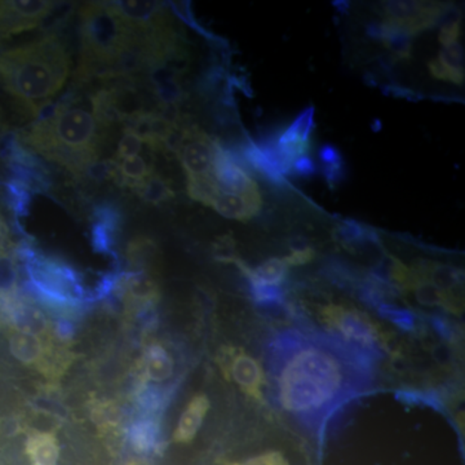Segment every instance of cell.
I'll use <instances>...</instances> for the list:
<instances>
[{"instance_id": "6da1fadb", "label": "cell", "mask_w": 465, "mask_h": 465, "mask_svg": "<svg viewBox=\"0 0 465 465\" xmlns=\"http://www.w3.org/2000/svg\"><path fill=\"white\" fill-rule=\"evenodd\" d=\"M72 58L57 33L0 52V124L7 114L23 128L51 105L69 76Z\"/></svg>"}, {"instance_id": "7a4b0ae2", "label": "cell", "mask_w": 465, "mask_h": 465, "mask_svg": "<svg viewBox=\"0 0 465 465\" xmlns=\"http://www.w3.org/2000/svg\"><path fill=\"white\" fill-rule=\"evenodd\" d=\"M104 133L105 128L94 113L91 94L84 97L78 88H73L54 108L16 134L34 154L82 180L88 168L99 161Z\"/></svg>"}, {"instance_id": "3957f363", "label": "cell", "mask_w": 465, "mask_h": 465, "mask_svg": "<svg viewBox=\"0 0 465 465\" xmlns=\"http://www.w3.org/2000/svg\"><path fill=\"white\" fill-rule=\"evenodd\" d=\"M341 369L321 349L299 351L280 378V399L289 411H309L326 405L341 387Z\"/></svg>"}, {"instance_id": "277c9868", "label": "cell", "mask_w": 465, "mask_h": 465, "mask_svg": "<svg viewBox=\"0 0 465 465\" xmlns=\"http://www.w3.org/2000/svg\"><path fill=\"white\" fill-rule=\"evenodd\" d=\"M20 253L25 262L33 295L45 307L63 313H74L91 299L84 277L74 266L54 256L38 252L32 246H24Z\"/></svg>"}, {"instance_id": "5b68a950", "label": "cell", "mask_w": 465, "mask_h": 465, "mask_svg": "<svg viewBox=\"0 0 465 465\" xmlns=\"http://www.w3.org/2000/svg\"><path fill=\"white\" fill-rule=\"evenodd\" d=\"M56 8L58 3L43 0L0 2V45L9 41L12 36L41 26Z\"/></svg>"}, {"instance_id": "8992f818", "label": "cell", "mask_w": 465, "mask_h": 465, "mask_svg": "<svg viewBox=\"0 0 465 465\" xmlns=\"http://www.w3.org/2000/svg\"><path fill=\"white\" fill-rule=\"evenodd\" d=\"M215 143L204 131L189 124L176 157L182 163L186 180L203 179L213 174Z\"/></svg>"}, {"instance_id": "52a82bcc", "label": "cell", "mask_w": 465, "mask_h": 465, "mask_svg": "<svg viewBox=\"0 0 465 465\" xmlns=\"http://www.w3.org/2000/svg\"><path fill=\"white\" fill-rule=\"evenodd\" d=\"M9 351L24 365L35 367L43 372L50 363L51 345L36 333L15 329L9 335Z\"/></svg>"}, {"instance_id": "ba28073f", "label": "cell", "mask_w": 465, "mask_h": 465, "mask_svg": "<svg viewBox=\"0 0 465 465\" xmlns=\"http://www.w3.org/2000/svg\"><path fill=\"white\" fill-rule=\"evenodd\" d=\"M329 322L335 326L339 331L344 333L345 338L357 341L358 344L374 345L378 339L374 326L358 312L347 311L341 307L327 308L324 311Z\"/></svg>"}, {"instance_id": "9c48e42d", "label": "cell", "mask_w": 465, "mask_h": 465, "mask_svg": "<svg viewBox=\"0 0 465 465\" xmlns=\"http://www.w3.org/2000/svg\"><path fill=\"white\" fill-rule=\"evenodd\" d=\"M119 225H121V215L114 204L101 203L94 208L92 244L97 252L106 253L118 260L114 246Z\"/></svg>"}, {"instance_id": "30bf717a", "label": "cell", "mask_w": 465, "mask_h": 465, "mask_svg": "<svg viewBox=\"0 0 465 465\" xmlns=\"http://www.w3.org/2000/svg\"><path fill=\"white\" fill-rule=\"evenodd\" d=\"M211 207L226 219L246 222L260 213L262 207V197L259 188L247 194L219 193Z\"/></svg>"}, {"instance_id": "8fae6325", "label": "cell", "mask_w": 465, "mask_h": 465, "mask_svg": "<svg viewBox=\"0 0 465 465\" xmlns=\"http://www.w3.org/2000/svg\"><path fill=\"white\" fill-rule=\"evenodd\" d=\"M143 378L152 382L170 381L173 375V360L166 348L153 342L143 351L142 358Z\"/></svg>"}, {"instance_id": "7c38bea8", "label": "cell", "mask_w": 465, "mask_h": 465, "mask_svg": "<svg viewBox=\"0 0 465 465\" xmlns=\"http://www.w3.org/2000/svg\"><path fill=\"white\" fill-rule=\"evenodd\" d=\"M231 375L232 381L237 382L242 390L246 391L251 396L260 397L264 375L258 361L244 353L237 354L232 357L231 362Z\"/></svg>"}, {"instance_id": "4fadbf2b", "label": "cell", "mask_w": 465, "mask_h": 465, "mask_svg": "<svg viewBox=\"0 0 465 465\" xmlns=\"http://www.w3.org/2000/svg\"><path fill=\"white\" fill-rule=\"evenodd\" d=\"M210 410V400L204 394H198L186 406L174 430V440L179 442H188L194 439L195 434L200 430L204 418Z\"/></svg>"}, {"instance_id": "5bb4252c", "label": "cell", "mask_w": 465, "mask_h": 465, "mask_svg": "<svg viewBox=\"0 0 465 465\" xmlns=\"http://www.w3.org/2000/svg\"><path fill=\"white\" fill-rule=\"evenodd\" d=\"M116 167L118 179L115 183L133 192L154 173V162L140 154L116 162Z\"/></svg>"}, {"instance_id": "9a60e30c", "label": "cell", "mask_w": 465, "mask_h": 465, "mask_svg": "<svg viewBox=\"0 0 465 465\" xmlns=\"http://www.w3.org/2000/svg\"><path fill=\"white\" fill-rule=\"evenodd\" d=\"M235 264L240 266L241 271L249 278L250 282L273 284V286H280V283H282L287 274V268H289V266L284 264L283 260L281 259L266 260L255 271L244 265L241 260H237Z\"/></svg>"}, {"instance_id": "2e32d148", "label": "cell", "mask_w": 465, "mask_h": 465, "mask_svg": "<svg viewBox=\"0 0 465 465\" xmlns=\"http://www.w3.org/2000/svg\"><path fill=\"white\" fill-rule=\"evenodd\" d=\"M134 194L140 198V200L149 204H161L167 203L174 198V192L171 183L167 179H164L162 174L153 173L148 180H145L139 186L134 189Z\"/></svg>"}, {"instance_id": "e0dca14e", "label": "cell", "mask_w": 465, "mask_h": 465, "mask_svg": "<svg viewBox=\"0 0 465 465\" xmlns=\"http://www.w3.org/2000/svg\"><path fill=\"white\" fill-rule=\"evenodd\" d=\"M27 451L34 464L54 465L58 455L57 440L52 433H33L27 440Z\"/></svg>"}, {"instance_id": "ac0fdd59", "label": "cell", "mask_w": 465, "mask_h": 465, "mask_svg": "<svg viewBox=\"0 0 465 465\" xmlns=\"http://www.w3.org/2000/svg\"><path fill=\"white\" fill-rule=\"evenodd\" d=\"M314 113H316V109L313 106H309V108L302 110L296 116L295 121L282 134H280L278 143L283 145V143L309 142L312 134H313L314 127H316Z\"/></svg>"}, {"instance_id": "d6986e66", "label": "cell", "mask_w": 465, "mask_h": 465, "mask_svg": "<svg viewBox=\"0 0 465 465\" xmlns=\"http://www.w3.org/2000/svg\"><path fill=\"white\" fill-rule=\"evenodd\" d=\"M125 256L131 266L146 271L152 268L153 262L157 258V246L150 238L139 235L128 243Z\"/></svg>"}, {"instance_id": "ffe728a7", "label": "cell", "mask_w": 465, "mask_h": 465, "mask_svg": "<svg viewBox=\"0 0 465 465\" xmlns=\"http://www.w3.org/2000/svg\"><path fill=\"white\" fill-rule=\"evenodd\" d=\"M5 189V201L17 217H24L29 213L32 204L33 193L24 183L17 180L11 179L3 183Z\"/></svg>"}, {"instance_id": "44dd1931", "label": "cell", "mask_w": 465, "mask_h": 465, "mask_svg": "<svg viewBox=\"0 0 465 465\" xmlns=\"http://www.w3.org/2000/svg\"><path fill=\"white\" fill-rule=\"evenodd\" d=\"M381 42L391 52V57L399 60H409L411 57L412 36L385 21Z\"/></svg>"}, {"instance_id": "7402d4cb", "label": "cell", "mask_w": 465, "mask_h": 465, "mask_svg": "<svg viewBox=\"0 0 465 465\" xmlns=\"http://www.w3.org/2000/svg\"><path fill=\"white\" fill-rule=\"evenodd\" d=\"M158 421L150 416H143L139 420L134 421L128 430L131 442L137 449L149 450L157 443L158 440Z\"/></svg>"}, {"instance_id": "603a6c76", "label": "cell", "mask_w": 465, "mask_h": 465, "mask_svg": "<svg viewBox=\"0 0 465 465\" xmlns=\"http://www.w3.org/2000/svg\"><path fill=\"white\" fill-rule=\"evenodd\" d=\"M419 271L424 274H430V283L439 290H450L460 282V271L450 265L421 264Z\"/></svg>"}, {"instance_id": "cb8c5ba5", "label": "cell", "mask_w": 465, "mask_h": 465, "mask_svg": "<svg viewBox=\"0 0 465 465\" xmlns=\"http://www.w3.org/2000/svg\"><path fill=\"white\" fill-rule=\"evenodd\" d=\"M143 140L130 130H124V136L119 140L116 153L113 161L119 162L122 159L134 157L140 154L143 149Z\"/></svg>"}, {"instance_id": "d4e9b609", "label": "cell", "mask_w": 465, "mask_h": 465, "mask_svg": "<svg viewBox=\"0 0 465 465\" xmlns=\"http://www.w3.org/2000/svg\"><path fill=\"white\" fill-rule=\"evenodd\" d=\"M439 60L442 65L448 67L455 73H463L464 74V48L459 43L442 48L440 52Z\"/></svg>"}, {"instance_id": "484cf974", "label": "cell", "mask_w": 465, "mask_h": 465, "mask_svg": "<svg viewBox=\"0 0 465 465\" xmlns=\"http://www.w3.org/2000/svg\"><path fill=\"white\" fill-rule=\"evenodd\" d=\"M250 283L253 299L260 302V304H274V302H278L282 299V289L280 286L258 282Z\"/></svg>"}, {"instance_id": "4316f807", "label": "cell", "mask_w": 465, "mask_h": 465, "mask_svg": "<svg viewBox=\"0 0 465 465\" xmlns=\"http://www.w3.org/2000/svg\"><path fill=\"white\" fill-rule=\"evenodd\" d=\"M428 69H430V75L433 78L440 79V81L451 82V84L457 85L464 84V74L463 73H455L452 70L448 69L439 58H433L428 63Z\"/></svg>"}, {"instance_id": "83f0119b", "label": "cell", "mask_w": 465, "mask_h": 465, "mask_svg": "<svg viewBox=\"0 0 465 465\" xmlns=\"http://www.w3.org/2000/svg\"><path fill=\"white\" fill-rule=\"evenodd\" d=\"M317 173V164L309 155L300 157L292 162L289 168L287 176L291 177H302V179H309Z\"/></svg>"}, {"instance_id": "f1b7e54d", "label": "cell", "mask_w": 465, "mask_h": 465, "mask_svg": "<svg viewBox=\"0 0 465 465\" xmlns=\"http://www.w3.org/2000/svg\"><path fill=\"white\" fill-rule=\"evenodd\" d=\"M322 174L326 183H329L330 188L335 189L345 179H347V166H345V161L338 162V163L326 164V166L321 167Z\"/></svg>"}, {"instance_id": "f546056e", "label": "cell", "mask_w": 465, "mask_h": 465, "mask_svg": "<svg viewBox=\"0 0 465 465\" xmlns=\"http://www.w3.org/2000/svg\"><path fill=\"white\" fill-rule=\"evenodd\" d=\"M313 258V249L305 246V244H298V246H293V249L292 251H291L290 255H287L286 258L282 260L284 262V264H286L287 266H292L308 264V262H312Z\"/></svg>"}, {"instance_id": "4dcf8cb0", "label": "cell", "mask_w": 465, "mask_h": 465, "mask_svg": "<svg viewBox=\"0 0 465 465\" xmlns=\"http://www.w3.org/2000/svg\"><path fill=\"white\" fill-rule=\"evenodd\" d=\"M460 36V21L440 27L439 42L443 48L455 45Z\"/></svg>"}, {"instance_id": "1f68e13d", "label": "cell", "mask_w": 465, "mask_h": 465, "mask_svg": "<svg viewBox=\"0 0 465 465\" xmlns=\"http://www.w3.org/2000/svg\"><path fill=\"white\" fill-rule=\"evenodd\" d=\"M381 313L393 321L394 323L403 327V329H410V327L412 326V318L409 312L401 311V309L391 307H385L384 309H381Z\"/></svg>"}, {"instance_id": "d6a6232c", "label": "cell", "mask_w": 465, "mask_h": 465, "mask_svg": "<svg viewBox=\"0 0 465 465\" xmlns=\"http://www.w3.org/2000/svg\"><path fill=\"white\" fill-rule=\"evenodd\" d=\"M318 158H320L322 166L344 161L341 150L331 145V143H324V145L321 146L320 150H318Z\"/></svg>"}, {"instance_id": "836d02e7", "label": "cell", "mask_w": 465, "mask_h": 465, "mask_svg": "<svg viewBox=\"0 0 465 465\" xmlns=\"http://www.w3.org/2000/svg\"><path fill=\"white\" fill-rule=\"evenodd\" d=\"M9 241H11V232L7 222H5V216L0 213V256L5 255L9 246Z\"/></svg>"}, {"instance_id": "e575fe53", "label": "cell", "mask_w": 465, "mask_h": 465, "mask_svg": "<svg viewBox=\"0 0 465 465\" xmlns=\"http://www.w3.org/2000/svg\"><path fill=\"white\" fill-rule=\"evenodd\" d=\"M249 465H283V463L282 459L278 457V455H268V457L251 461Z\"/></svg>"}, {"instance_id": "d590c367", "label": "cell", "mask_w": 465, "mask_h": 465, "mask_svg": "<svg viewBox=\"0 0 465 465\" xmlns=\"http://www.w3.org/2000/svg\"><path fill=\"white\" fill-rule=\"evenodd\" d=\"M335 5L336 9H339V11H341L342 14H345L347 12V9L349 7V3L347 2H335L333 3Z\"/></svg>"}]
</instances>
